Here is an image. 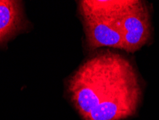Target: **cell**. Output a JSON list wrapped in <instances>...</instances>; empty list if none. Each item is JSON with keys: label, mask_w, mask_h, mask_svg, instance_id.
Instances as JSON below:
<instances>
[{"label": "cell", "mask_w": 159, "mask_h": 120, "mask_svg": "<svg viewBox=\"0 0 159 120\" xmlns=\"http://www.w3.org/2000/svg\"><path fill=\"white\" fill-rule=\"evenodd\" d=\"M22 21L20 2L0 0V43L18 30Z\"/></svg>", "instance_id": "obj_4"}, {"label": "cell", "mask_w": 159, "mask_h": 120, "mask_svg": "<svg viewBox=\"0 0 159 120\" xmlns=\"http://www.w3.org/2000/svg\"><path fill=\"white\" fill-rule=\"evenodd\" d=\"M121 31L124 50L135 53L148 43L151 35L150 14L140 0H122Z\"/></svg>", "instance_id": "obj_3"}, {"label": "cell", "mask_w": 159, "mask_h": 120, "mask_svg": "<svg viewBox=\"0 0 159 120\" xmlns=\"http://www.w3.org/2000/svg\"><path fill=\"white\" fill-rule=\"evenodd\" d=\"M78 4L88 48L108 47L124 50L120 22L122 0H83Z\"/></svg>", "instance_id": "obj_2"}, {"label": "cell", "mask_w": 159, "mask_h": 120, "mask_svg": "<svg viewBox=\"0 0 159 120\" xmlns=\"http://www.w3.org/2000/svg\"><path fill=\"white\" fill-rule=\"evenodd\" d=\"M67 91L83 120H122L135 114L142 89L132 63L120 54L102 51L70 78Z\"/></svg>", "instance_id": "obj_1"}]
</instances>
